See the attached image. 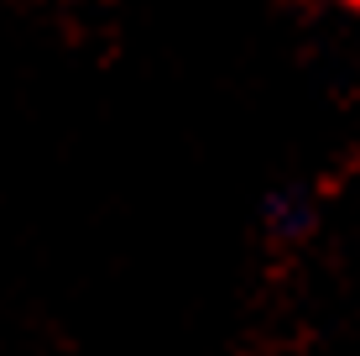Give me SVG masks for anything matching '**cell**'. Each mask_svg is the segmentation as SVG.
Segmentation results:
<instances>
[]
</instances>
